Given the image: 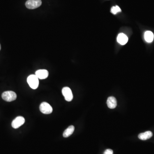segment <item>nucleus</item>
Returning <instances> with one entry per match:
<instances>
[{
	"label": "nucleus",
	"mask_w": 154,
	"mask_h": 154,
	"mask_svg": "<svg viewBox=\"0 0 154 154\" xmlns=\"http://www.w3.org/2000/svg\"><path fill=\"white\" fill-rule=\"evenodd\" d=\"M27 82H28L29 86L32 89H37L39 86V78L35 75H29L27 78Z\"/></svg>",
	"instance_id": "f257e3e1"
},
{
	"label": "nucleus",
	"mask_w": 154,
	"mask_h": 154,
	"mask_svg": "<svg viewBox=\"0 0 154 154\" xmlns=\"http://www.w3.org/2000/svg\"><path fill=\"white\" fill-rule=\"evenodd\" d=\"M2 98L6 102H12L16 99L17 95L13 91H5L2 94Z\"/></svg>",
	"instance_id": "f03ea898"
},
{
	"label": "nucleus",
	"mask_w": 154,
	"mask_h": 154,
	"mask_svg": "<svg viewBox=\"0 0 154 154\" xmlns=\"http://www.w3.org/2000/svg\"><path fill=\"white\" fill-rule=\"evenodd\" d=\"M42 3L41 0H28L26 1L25 5L28 9L33 10L40 7Z\"/></svg>",
	"instance_id": "7ed1b4c3"
},
{
	"label": "nucleus",
	"mask_w": 154,
	"mask_h": 154,
	"mask_svg": "<svg viewBox=\"0 0 154 154\" xmlns=\"http://www.w3.org/2000/svg\"><path fill=\"white\" fill-rule=\"evenodd\" d=\"M40 111L43 114H49L53 111L52 107L48 103L46 102H43L41 104L40 106Z\"/></svg>",
	"instance_id": "20e7f679"
},
{
	"label": "nucleus",
	"mask_w": 154,
	"mask_h": 154,
	"mask_svg": "<svg viewBox=\"0 0 154 154\" xmlns=\"http://www.w3.org/2000/svg\"><path fill=\"white\" fill-rule=\"evenodd\" d=\"M24 123H25V119L23 117L21 116H18L13 121L12 123V126L15 129H17L23 125Z\"/></svg>",
	"instance_id": "39448f33"
},
{
	"label": "nucleus",
	"mask_w": 154,
	"mask_h": 154,
	"mask_svg": "<svg viewBox=\"0 0 154 154\" xmlns=\"http://www.w3.org/2000/svg\"><path fill=\"white\" fill-rule=\"evenodd\" d=\"M62 92V94L64 97L66 101L71 102L73 98L72 93L71 89L69 87H63Z\"/></svg>",
	"instance_id": "423d86ee"
},
{
	"label": "nucleus",
	"mask_w": 154,
	"mask_h": 154,
	"mask_svg": "<svg viewBox=\"0 0 154 154\" xmlns=\"http://www.w3.org/2000/svg\"><path fill=\"white\" fill-rule=\"evenodd\" d=\"M35 75L39 79H46L49 76V72L45 70H38L36 72Z\"/></svg>",
	"instance_id": "0eeeda50"
},
{
	"label": "nucleus",
	"mask_w": 154,
	"mask_h": 154,
	"mask_svg": "<svg viewBox=\"0 0 154 154\" xmlns=\"http://www.w3.org/2000/svg\"><path fill=\"white\" fill-rule=\"evenodd\" d=\"M107 106L110 109H114L117 106V101L116 98L114 96H110L107 100Z\"/></svg>",
	"instance_id": "6e6552de"
},
{
	"label": "nucleus",
	"mask_w": 154,
	"mask_h": 154,
	"mask_svg": "<svg viewBox=\"0 0 154 154\" xmlns=\"http://www.w3.org/2000/svg\"><path fill=\"white\" fill-rule=\"evenodd\" d=\"M153 134L151 131H147L144 133H140L138 135V138L142 140H147L153 136Z\"/></svg>",
	"instance_id": "1a4fd4ad"
},
{
	"label": "nucleus",
	"mask_w": 154,
	"mask_h": 154,
	"mask_svg": "<svg viewBox=\"0 0 154 154\" xmlns=\"http://www.w3.org/2000/svg\"><path fill=\"white\" fill-rule=\"evenodd\" d=\"M117 41L120 44L124 45L128 41V38L127 36L124 33H120L117 36Z\"/></svg>",
	"instance_id": "9d476101"
},
{
	"label": "nucleus",
	"mask_w": 154,
	"mask_h": 154,
	"mask_svg": "<svg viewBox=\"0 0 154 154\" xmlns=\"http://www.w3.org/2000/svg\"><path fill=\"white\" fill-rule=\"evenodd\" d=\"M154 38L153 33L151 31H146L145 33L144 39L147 43H152L153 41Z\"/></svg>",
	"instance_id": "9b49d317"
},
{
	"label": "nucleus",
	"mask_w": 154,
	"mask_h": 154,
	"mask_svg": "<svg viewBox=\"0 0 154 154\" xmlns=\"http://www.w3.org/2000/svg\"><path fill=\"white\" fill-rule=\"evenodd\" d=\"M75 127L73 125L69 126L67 129L65 130L63 133V137H68L71 136L74 132Z\"/></svg>",
	"instance_id": "f8f14e48"
},
{
	"label": "nucleus",
	"mask_w": 154,
	"mask_h": 154,
	"mask_svg": "<svg viewBox=\"0 0 154 154\" xmlns=\"http://www.w3.org/2000/svg\"><path fill=\"white\" fill-rule=\"evenodd\" d=\"M120 12H121V9L118 6L113 7L111 9V12L114 14H116V13Z\"/></svg>",
	"instance_id": "ddd939ff"
},
{
	"label": "nucleus",
	"mask_w": 154,
	"mask_h": 154,
	"mask_svg": "<svg viewBox=\"0 0 154 154\" xmlns=\"http://www.w3.org/2000/svg\"><path fill=\"white\" fill-rule=\"evenodd\" d=\"M103 154H113V151L111 149H106Z\"/></svg>",
	"instance_id": "4468645a"
},
{
	"label": "nucleus",
	"mask_w": 154,
	"mask_h": 154,
	"mask_svg": "<svg viewBox=\"0 0 154 154\" xmlns=\"http://www.w3.org/2000/svg\"><path fill=\"white\" fill-rule=\"evenodd\" d=\"M1 44H0V51H1Z\"/></svg>",
	"instance_id": "2eb2a0df"
}]
</instances>
